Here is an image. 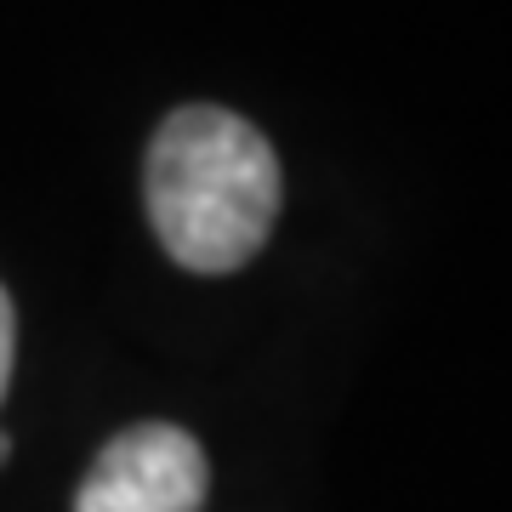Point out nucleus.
I'll return each mask as SVG.
<instances>
[{"mask_svg": "<svg viewBox=\"0 0 512 512\" xmlns=\"http://www.w3.org/2000/svg\"><path fill=\"white\" fill-rule=\"evenodd\" d=\"M148 217L165 256L188 274L245 268L279 217L274 143L234 109L188 103L165 114L143 165Z\"/></svg>", "mask_w": 512, "mask_h": 512, "instance_id": "f257e3e1", "label": "nucleus"}, {"mask_svg": "<svg viewBox=\"0 0 512 512\" xmlns=\"http://www.w3.org/2000/svg\"><path fill=\"white\" fill-rule=\"evenodd\" d=\"M211 461L200 439L171 421H137L103 444L74 495V512H200Z\"/></svg>", "mask_w": 512, "mask_h": 512, "instance_id": "f03ea898", "label": "nucleus"}, {"mask_svg": "<svg viewBox=\"0 0 512 512\" xmlns=\"http://www.w3.org/2000/svg\"><path fill=\"white\" fill-rule=\"evenodd\" d=\"M12 353H18V319H12V296L0 291V399L12 382Z\"/></svg>", "mask_w": 512, "mask_h": 512, "instance_id": "7ed1b4c3", "label": "nucleus"}, {"mask_svg": "<svg viewBox=\"0 0 512 512\" xmlns=\"http://www.w3.org/2000/svg\"><path fill=\"white\" fill-rule=\"evenodd\" d=\"M6 456H12V444H6V433H0V461H6Z\"/></svg>", "mask_w": 512, "mask_h": 512, "instance_id": "20e7f679", "label": "nucleus"}]
</instances>
